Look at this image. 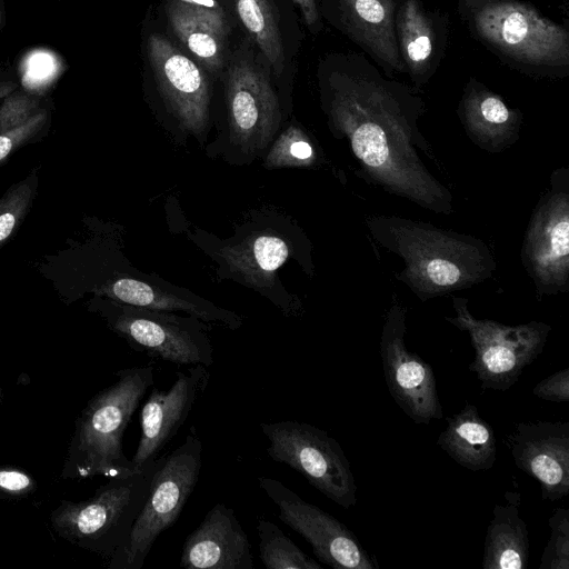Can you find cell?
<instances>
[{
  "label": "cell",
  "mask_w": 569,
  "mask_h": 569,
  "mask_svg": "<svg viewBox=\"0 0 569 569\" xmlns=\"http://www.w3.org/2000/svg\"><path fill=\"white\" fill-rule=\"evenodd\" d=\"M321 80L329 124L347 139L365 173L388 192L451 213V192L418 152L428 153L430 148L418 127L425 103L417 92L386 74L365 53L333 57Z\"/></svg>",
  "instance_id": "cell-1"
},
{
  "label": "cell",
  "mask_w": 569,
  "mask_h": 569,
  "mask_svg": "<svg viewBox=\"0 0 569 569\" xmlns=\"http://www.w3.org/2000/svg\"><path fill=\"white\" fill-rule=\"evenodd\" d=\"M367 226L381 247L402 259L398 278L422 300L482 282L497 268L489 247L468 234L395 216L371 217Z\"/></svg>",
  "instance_id": "cell-2"
},
{
  "label": "cell",
  "mask_w": 569,
  "mask_h": 569,
  "mask_svg": "<svg viewBox=\"0 0 569 569\" xmlns=\"http://www.w3.org/2000/svg\"><path fill=\"white\" fill-rule=\"evenodd\" d=\"M116 376L117 380L96 393L79 413L61 469L62 480L112 478L136 471L123 452L122 438L154 385V366L121 369Z\"/></svg>",
  "instance_id": "cell-3"
},
{
  "label": "cell",
  "mask_w": 569,
  "mask_h": 569,
  "mask_svg": "<svg viewBox=\"0 0 569 569\" xmlns=\"http://www.w3.org/2000/svg\"><path fill=\"white\" fill-rule=\"evenodd\" d=\"M156 460L130 475L108 478L87 500H61L50 513L54 532L109 560L130 537L147 499Z\"/></svg>",
  "instance_id": "cell-4"
},
{
  "label": "cell",
  "mask_w": 569,
  "mask_h": 569,
  "mask_svg": "<svg viewBox=\"0 0 569 569\" xmlns=\"http://www.w3.org/2000/svg\"><path fill=\"white\" fill-rule=\"evenodd\" d=\"M469 18L478 38L507 63L542 76L567 73V29L532 6L518 0H492Z\"/></svg>",
  "instance_id": "cell-5"
},
{
  "label": "cell",
  "mask_w": 569,
  "mask_h": 569,
  "mask_svg": "<svg viewBox=\"0 0 569 569\" xmlns=\"http://www.w3.org/2000/svg\"><path fill=\"white\" fill-rule=\"evenodd\" d=\"M202 441L194 429L156 460L146 502L127 543L108 560V569H141L158 539L179 518L199 480Z\"/></svg>",
  "instance_id": "cell-6"
},
{
  "label": "cell",
  "mask_w": 569,
  "mask_h": 569,
  "mask_svg": "<svg viewBox=\"0 0 569 569\" xmlns=\"http://www.w3.org/2000/svg\"><path fill=\"white\" fill-rule=\"evenodd\" d=\"M131 349L176 366L213 363L212 326L192 316L130 306L99 297L90 303Z\"/></svg>",
  "instance_id": "cell-7"
},
{
  "label": "cell",
  "mask_w": 569,
  "mask_h": 569,
  "mask_svg": "<svg viewBox=\"0 0 569 569\" xmlns=\"http://www.w3.org/2000/svg\"><path fill=\"white\" fill-rule=\"evenodd\" d=\"M452 303L456 316L446 320L470 337L475 349L470 371L483 389L507 391L542 352L551 327L539 321L508 326L478 319L469 311L467 299L453 297Z\"/></svg>",
  "instance_id": "cell-8"
},
{
  "label": "cell",
  "mask_w": 569,
  "mask_h": 569,
  "mask_svg": "<svg viewBox=\"0 0 569 569\" xmlns=\"http://www.w3.org/2000/svg\"><path fill=\"white\" fill-rule=\"evenodd\" d=\"M268 439L267 453L284 463L328 499L343 509L357 505V486L341 446L325 430L310 423L283 420L262 422Z\"/></svg>",
  "instance_id": "cell-9"
},
{
  "label": "cell",
  "mask_w": 569,
  "mask_h": 569,
  "mask_svg": "<svg viewBox=\"0 0 569 569\" xmlns=\"http://www.w3.org/2000/svg\"><path fill=\"white\" fill-rule=\"evenodd\" d=\"M522 264L540 295L569 287V172H552L548 191L538 201L525 234Z\"/></svg>",
  "instance_id": "cell-10"
},
{
  "label": "cell",
  "mask_w": 569,
  "mask_h": 569,
  "mask_svg": "<svg viewBox=\"0 0 569 569\" xmlns=\"http://www.w3.org/2000/svg\"><path fill=\"white\" fill-rule=\"evenodd\" d=\"M258 483L277 506L279 519L310 543L318 560L336 569L378 568L356 535L337 518L277 479L259 477Z\"/></svg>",
  "instance_id": "cell-11"
},
{
  "label": "cell",
  "mask_w": 569,
  "mask_h": 569,
  "mask_svg": "<svg viewBox=\"0 0 569 569\" xmlns=\"http://www.w3.org/2000/svg\"><path fill=\"white\" fill-rule=\"evenodd\" d=\"M406 309H389L380 338V356L386 383L396 403L416 423L441 419L436 377L429 363L405 345Z\"/></svg>",
  "instance_id": "cell-12"
},
{
  "label": "cell",
  "mask_w": 569,
  "mask_h": 569,
  "mask_svg": "<svg viewBox=\"0 0 569 569\" xmlns=\"http://www.w3.org/2000/svg\"><path fill=\"white\" fill-rule=\"evenodd\" d=\"M226 101L231 142L248 156L264 150L281 120L264 70L248 57L233 58L226 79Z\"/></svg>",
  "instance_id": "cell-13"
},
{
  "label": "cell",
  "mask_w": 569,
  "mask_h": 569,
  "mask_svg": "<svg viewBox=\"0 0 569 569\" xmlns=\"http://www.w3.org/2000/svg\"><path fill=\"white\" fill-rule=\"evenodd\" d=\"M150 66L166 106L181 129L201 137L209 124L211 89L199 66L166 37L148 40Z\"/></svg>",
  "instance_id": "cell-14"
},
{
  "label": "cell",
  "mask_w": 569,
  "mask_h": 569,
  "mask_svg": "<svg viewBox=\"0 0 569 569\" xmlns=\"http://www.w3.org/2000/svg\"><path fill=\"white\" fill-rule=\"evenodd\" d=\"M209 380L208 367L188 366L186 371L177 372L168 391L151 390L140 411L141 435L131 459L136 471L160 457L204 393Z\"/></svg>",
  "instance_id": "cell-15"
},
{
  "label": "cell",
  "mask_w": 569,
  "mask_h": 569,
  "mask_svg": "<svg viewBox=\"0 0 569 569\" xmlns=\"http://www.w3.org/2000/svg\"><path fill=\"white\" fill-rule=\"evenodd\" d=\"M515 465L540 483L550 501L569 495V422H519L507 437Z\"/></svg>",
  "instance_id": "cell-16"
},
{
  "label": "cell",
  "mask_w": 569,
  "mask_h": 569,
  "mask_svg": "<svg viewBox=\"0 0 569 569\" xmlns=\"http://www.w3.org/2000/svg\"><path fill=\"white\" fill-rule=\"evenodd\" d=\"M397 0H326L330 22L386 74L405 73L395 29Z\"/></svg>",
  "instance_id": "cell-17"
},
{
  "label": "cell",
  "mask_w": 569,
  "mask_h": 569,
  "mask_svg": "<svg viewBox=\"0 0 569 569\" xmlns=\"http://www.w3.org/2000/svg\"><path fill=\"white\" fill-rule=\"evenodd\" d=\"M179 566L184 569H253L246 531L234 510L216 503L184 540Z\"/></svg>",
  "instance_id": "cell-18"
},
{
  "label": "cell",
  "mask_w": 569,
  "mask_h": 569,
  "mask_svg": "<svg viewBox=\"0 0 569 569\" xmlns=\"http://www.w3.org/2000/svg\"><path fill=\"white\" fill-rule=\"evenodd\" d=\"M101 297L114 301L169 312H183L196 317L210 326L237 330L242 325V318L210 301L200 298L188 290L149 276L122 274L104 283L98 290Z\"/></svg>",
  "instance_id": "cell-19"
},
{
  "label": "cell",
  "mask_w": 569,
  "mask_h": 569,
  "mask_svg": "<svg viewBox=\"0 0 569 569\" xmlns=\"http://www.w3.org/2000/svg\"><path fill=\"white\" fill-rule=\"evenodd\" d=\"M447 19L428 10L422 0H397L395 29L406 73L418 88L435 74L445 53Z\"/></svg>",
  "instance_id": "cell-20"
},
{
  "label": "cell",
  "mask_w": 569,
  "mask_h": 569,
  "mask_svg": "<svg viewBox=\"0 0 569 569\" xmlns=\"http://www.w3.org/2000/svg\"><path fill=\"white\" fill-rule=\"evenodd\" d=\"M458 114L468 137L489 152H500L518 139L521 113L476 79L466 84Z\"/></svg>",
  "instance_id": "cell-21"
},
{
  "label": "cell",
  "mask_w": 569,
  "mask_h": 569,
  "mask_svg": "<svg viewBox=\"0 0 569 569\" xmlns=\"http://www.w3.org/2000/svg\"><path fill=\"white\" fill-rule=\"evenodd\" d=\"M169 23L179 40L208 70L219 71L229 32L227 14L196 9L171 0L166 6Z\"/></svg>",
  "instance_id": "cell-22"
},
{
  "label": "cell",
  "mask_w": 569,
  "mask_h": 569,
  "mask_svg": "<svg viewBox=\"0 0 569 569\" xmlns=\"http://www.w3.org/2000/svg\"><path fill=\"white\" fill-rule=\"evenodd\" d=\"M447 427L437 445L457 463L471 470L492 468L497 458L493 429L476 406L467 403L458 413L447 417Z\"/></svg>",
  "instance_id": "cell-23"
},
{
  "label": "cell",
  "mask_w": 569,
  "mask_h": 569,
  "mask_svg": "<svg viewBox=\"0 0 569 569\" xmlns=\"http://www.w3.org/2000/svg\"><path fill=\"white\" fill-rule=\"evenodd\" d=\"M290 256L289 242L274 232H256L221 249L228 270L254 288H264Z\"/></svg>",
  "instance_id": "cell-24"
},
{
  "label": "cell",
  "mask_w": 569,
  "mask_h": 569,
  "mask_svg": "<svg viewBox=\"0 0 569 569\" xmlns=\"http://www.w3.org/2000/svg\"><path fill=\"white\" fill-rule=\"evenodd\" d=\"M518 493L507 505H496L486 538L483 569H523L529 557V538L526 522L519 515Z\"/></svg>",
  "instance_id": "cell-25"
},
{
  "label": "cell",
  "mask_w": 569,
  "mask_h": 569,
  "mask_svg": "<svg viewBox=\"0 0 569 569\" xmlns=\"http://www.w3.org/2000/svg\"><path fill=\"white\" fill-rule=\"evenodd\" d=\"M238 17L279 76L284 67V51L272 0H234Z\"/></svg>",
  "instance_id": "cell-26"
},
{
  "label": "cell",
  "mask_w": 569,
  "mask_h": 569,
  "mask_svg": "<svg viewBox=\"0 0 569 569\" xmlns=\"http://www.w3.org/2000/svg\"><path fill=\"white\" fill-rule=\"evenodd\" d=\"M259 557L267 569H322L273 522L259 517L257 521Z\"/></svg>",
  "instance_id": "cell-27"
},
{
  "label": "cell",
  "mask_w": 569,
  "mask_h": 569,
  "mask_svg": "<svg viewBox=\"0 0 569 569\" xmlns=\"http://www.w3.org/2000/svg\"><path fill=\"white\" fill-rule=\"evenodd\" d=\"M39 168L13 183L0 197V249L18 232L27 218L39 184Z\"/></svg>",
  "instance_id": "cell-28"
},
{
  "label": "cell",
  "mask_w": 569,
  "mask_h": 569,
  "mask_svg": "<svg viewBox=\"0 0 569 569\" xmlns=\"http://www.w3.org/2000/svg\"><path fill=\"white\" fill-rule=\"evenodd\" d=\"M316 156L307 133L299 127L290 126L271 146L264 166L269 169L309 167L316 162Z\"/></svg>",
  "instance_id": "cell-29"
},
{
  "label": "cell",
  "mask_w": 569,
  "mask_h": 569,
  "mask_svg": "<svg viewBox=\"0 0 569 569\" xmlns=\"http://www.w3.org/2000/svg\"><path fill=\"white\" fill-rule=\"evenodd\" d=\"M51 102L44 94L19 86L1 100L0 133L26 123Z\"/></svg>",
  "instance_id": "cell-30"
},
{
  "label": "cell",
  "mask_w": 569,
  "mask_h": 569,
  "mask_svg": "<svg viewBox=\"0 0 569 569\" xmlns=\"http://www.w3.org/2000/svg\"><path fill=\"white\" fill-rule=\"evenodd\" d=\"M52 102L26 123L0 133V164L11 154L28 144L43 139L52 123Z\"/></svg>",
  "instance_id": "cell-31"
},
{
  "label": "cell",
  "mask_w": 569,
  "mask_h": 569,
  "mask_svg": "<svg viewBox=\"0 0 569 569\" xmlns=\"http://www.w3.org/2000/svg\"><path fill=\"white\" fill-rule=\"evenodd\" d=\"M550 537L539 569H569V510L557 508L549 517Z\"/></svg>",
  "instance_id": "cell-32"
},
{
  "label": "cell",
  "mask_w": 569,
  "mask_h": 569,
  "mask_svg": "<svg viewBox=\"0 0 569 569\" xmlns=\"http://www.w3.org/2000/svg\"><path fill=\"white\" fill-rule=\"evenodd\" d=\"M38 489L33 476L13 466H0V500H20Z\"/></svg>",
  "instance_id": "cell-33"
},
{
  "label": "cell",
  "mask_w": 569,
  "mask_h": 569,
  "mask_svg": "<svg viewBox=\"0 0 569 569\" xmlns=\"http://www.w3.org/2000/svg\"><path fill=\"white\" fill-rule=\"evenodd\" d=\"M533 396L552 402L569 401V368L557 371L539 381L532 389Z\"/></svg>",
  "instance_id": "cell-34"
},
{
  "label": "cell",
  "mask_w": 569,
  "mask_h": 569,
  "mask_svg": "<svg viewBox=\"0 0 569 569\" xmlns=\"http://www.w3.org/2000/svg\"><path fill=\"white\" fill-rule=\"evenodd\" d=\"M300 9L306 24L316 29L320 23V12L317 0H292Z\"/></svg>",
  "instance_id": "cell-35"
},
{
  "label": "cell",
  "mask_w": 569,
  "mask_h": 569,
  "mask_svg": "<svg viewBox=\"0 0 569 569\" xmlns=\"http://www.w3.org/2000/svg\"><path fill=\"white\" fill-rule=\"evenodd\" d=\"M20 86L19 80L12 73L0 68V101Z\"/></svg>",
  "instance_id": "cell-36"
},
{
  "label": "cell",
  "mask_w": 569,
  "mask_h": 569,
  "mask_svg": "<svg viewBox=\"0 0 569 569\" xmlns=\"http://www.w3.org/2000/svg\"><path fill=\"white\" fill-rule=\"evenodd\" d=\"M189 7L227 14L218 0H176Z\"/></svg>",
  "instance_id": "cell-37"
},
{
  "label": "cell",
  "mask_w": 569,
  "mask_h": 569,
  "mask_svg": "<svg viewBox=\"0 0 569 569\" xmlns=\"http://www.w3.org/2000/svg\"><path fill=\"white\" fill-rule=\"evenodd\" d=\"M492 0H458V11L461 17L469 18L476 10Z\"/></svg>",
  "instance_id": "cell-38"
},
{
  "label": "cell",
  "mask_w": 569,
  "mask_h": 569,
  "mask_svg": "<svg viewBox=\"0 0 569 569\" xmlns=\"http://www.w3.org/2000/svg\"><path fill=\"white\" fill-rule=\"evenodd\" d=\"M3 20H4V4H3V0H0V28L3 23Z\"/></svg>",
  "instance_id": "cell-39"
},
{
  "label": "cell",
  "mask_w": 569,
  "mask_h": 569,
  "mask_svg": "<svg viewBox=\"0 0 569 569\" xmlns=\"http://www.w3.org/2000/svg\"><path fill=\"white\" fill-rule=\"evenodd\" d=\"M2 401H3V390H2V387L0 386V408H1Z\"/></svg>",
  "instance_id": "cell-40"
}]
</instances>
